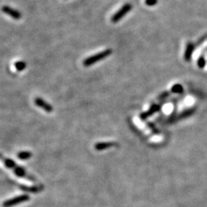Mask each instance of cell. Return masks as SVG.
<instances>
[{"label": "cell", "instance_id": "8992f818", "mask_svg": "<svg viewBox=\"0 0 207 207\" xmlns=\"http://www.w3.org/2000/svg\"><path fill=\"white\" fill-rule=\"evenodd\" d=\"M116 144V143H113V142H100V143H96L94 147H95V149L97 150H104V149L113 147V146H115Z\"/></svg>", "mask_w": 207, "mask_h": 207}, {"label": "cell", "instance_id": "7c38bea8", "mask_svg": "<svg viewBox=\"0 0 207 207\" xmlns=\"http://www.w3.org/2000/svg\"><path fill=\"white\" fill-rule=\"evenodd\" d=\"M145 3L149 6H153L157 3V0H145Z\"/></svg>", "mask_w": 207, "mask_h": 207}, {"label": "cell", "instance_id": "52a82bcc", "mask_svg": "<svg viewBox=\"0 0 207 207\" xmlns=\"http://www.w3.org/2000/svg\"><path fill=\"white\" fill-rule=\"evenodd\" d=\"M193 48H194V46H193V45L192 43H189L188 45H187L186 52H185V60L186 61L190 60L192 53H193Z\"/></svg>", "mask_w": 207, "mask_h": 207}, {"label": "cell", "instance_id": "3957f363", "mask_svg": "<svg viewBox=\"0 0 207 207\" xmlns=\"http://www.w3.org/2000/svg\"><path fill=\"white\" fill-rule=\"evenodd\" d=\"M29 197L28 195H22V196H19L17 197L12 198V199H9V200L5 201L3 203V205L4 207H12L13 205H16V204L26 202V201L29 200Z\"/></svg>", "mask_w": 207, "mask_h": 207}, {"label": "cell", "instance_id": "7a4b0ae2", "mask_svg": "<svg viewBox=\"0 0 207 207\" xmlns=\"http://www.w3.org/2000/svg\"><path fill=\"white\" fill-rule=\"evenodd\" d=\"M132 9V5L131 4H126L124 5L119 11L117 12L113 16V17L111 18V21L113 23H118V21L121 20L123 17H124L127 13L129 11H131V9Z\"/></svg>", "mask_w": 207, "mask_h": 207}, {"label": "cell", "instance_id": "ba28073f", "mask_svg": "<svg viewBox=\"0 0 207 207\" xmlns=\"http://www.w3.org/2000/svg\"><path fill=\"white\" fill-rule=\"evenodd\" d=\"M32 156V153L29 151H23L18 153V157L21 160H28Z\"/></svg>", "mask_w": 207, "mask_h": 207}, {"label": "cell", "instance_id": "4fadbf2b", "mask_svg": "<svg viewBox=\"0 0 207 207\" xmlns=\"http://www.w3.org/2000/svg\"><path fill=\"white\" fill-rule=\"evenodd\" d=\"M173 91H174V92H180V91H182V87L179 85H175L173 88Z\"/></svg>", "mask_w": 207, "mask_h": 207}, {"label": "cell", "instance_id": "6da1fadb", "mask_svg": "<svg viewBox=\"0 0 207 207\" xmlns=\"http://www.w3.org/2000/svg\"><path fill=\"white\" fill-rule=\"evenodd\" d=\"M111 53H112V51L111 49L104 50V51H101V52H99V53H97V54H94V55H92V56H91V57L86 58L85 61H84L83 64H84V65H85V67L91 66V65H92L93 64H94V63H96V62L99 61H100V60H103V58H107V56L110 55Z\"/></svg>", "mask_w": 207, "mask_h": 207}, {"label": "cell", "instance_id": "5bb4252c", "mask_svg": "<svg viewBox=\"0 0 207 207\" xmlns=\"http://www.w3.org/2000/svg\"><path fill=\"white\" fill-rule=\"evenodd\" d=\"M205 61H204V58L202 57H201L199 59V61H198V65H199V66L200 68H202L204 65H205Z\"/></svg>", "mask_w": 207, "mask_h": 207}, {"label": "cell", "instance_id": "8fae6325", "mask_svg": "<svg viewBox=\"0 0 207 207\" xmlns=\"http://www.w3.org/2000/svg\"><path fill=\"white\" fill-rule=\"evenodd\" d=\"M16 68L18 71H23L26 68V64L24 61H18L16 63Z\"/></svg>", "mask_w": 207, "mask_h": 207}, {"label": "cell", "instance_id": "9c48e42d", "mask_svg": "<svg viewBox=\"0 0 207 207\" xmlns=\"http://www.w3.org/2000/svg\"><path fill=\"white\" fill-rule=\"evenodd\" d=\"M14 172H15V174H16V175H17L18 177H25V175H26V171H25V170L23 169V167H16L14 169Z\"/></svg>", "mask_w": 207, "mask_h": 207}, {"label": "cell", "instance_id": "5b68a950", "mask_svg": "<svg viewBox=\"0 0 207 207\" xmlns=\"http://www.w3.org/2000/svg\"><path fill=\"white\" fill-rule=\"evenodd\" d=\"M2 11L3 12H5V14L9 15V16H11L12 18L15 19H21L22 16H21V13L19 12L16 11V10L10 8L9 6H4L2 7Z\"/></svg>", "mask_w": 207, "mask_h": 207}, {"label": "cell", "instance_id": "277c9868", "mask_svg": "<svg viewBox=\"0 0 207 207\" xmlns=\"http://www.w3.org/2000/svg\"><path fill=\"white\" fill-rule=\"evenodd\" d=\"M35 104L38 106V107L42 108L46 112H51L53 111L52 106L48 104V103H46V102H45L43 99L40 98V97H37V98H35Z\"/></svg>", "mask_w": 207, "mask_h": 207}, {"label": "cell", "instance_id": "30bf717a", "mask_svg": "<svg viewBox=\"0 0 207 207\" xmlns=\"http://www.w3.org/2000/svg\"><path fill=\"white\" fill-rule=\"evenodd\" d=\"M4 163L9 169H15L16 167V165L14 161L10 159H4Z\"/></svg>", "mask_w": 207, "mask_h": 207}]
</instances>
